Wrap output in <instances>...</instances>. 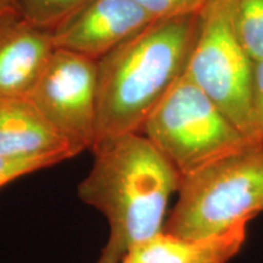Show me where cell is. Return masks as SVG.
Listing matches in <instances>:
<instances>
[{"label": "cell", "mask_w": 263, "mask_h": 263, "mask_svg": "<svg viewBox=\"0 0 263 263\" xmlns=\"http://www.w3.org/2000/svg\"><path fill=\"white\" fill-rule=\"evenodd\" d=\"M88 0H16V10L38 27L52 31Z\"/></svg>", "instance_id": "12"}, {"label": "cell", "mask_w": 263, "mask_h": 263, "mask_svg": "<svg viewBox=\"0 0 263 263\" xmlns=\"http://www.w3.org/2000/svg\"><path fill=\"white\" fill-rule=\"evenodd\" d=\"M180 177L232 155L250 140L183 72L141 127Z\"/></svg>", "instance_id": "4"}, {"label": "cell", "mask_w": 263, "mask_h": 263, "mask_svg": "<svg viewBox=\"0 0 263 263\" xmlns=\"http://www.w3.org/2000/svg\"><path fill=\"white\" fill-rule=\"evenodd\" d=\"M233 25L252 61L263 60V0H229Z\"/></svg>", "instance_id": "11"}, {"label": "cell", "mask_w": 263, "mask_h": 263, "mask_svg": "<svg viewBox=\"0 0 263 263\" xmlns=\"http://www.w3.org/2000/svg\"><path fill=\"white\" fill-rule=\"evenodd\" d=\"M252 108L256 136L263 144V60L254 62V80H252Z\"/></svg>", "instance_id": "15"}, {"label": "cell", "mask_w": 263, "mask_h": 263, "mask_svg": "<svg viewBox=\"0 0 263 263\" xmlns=\"http://www.w3.org/2000/svg\"><path fill=\"white\" fill-rule=\"evenodd\" d=\"M154 21L196 16L211 0H133Z\"/></svg>", "instance_id": "14"}, {"label": "cell", "mask_w": 263, "mask_h": 263, "mask_svg": "<svg viewBox=\"0 0 263 263\" xmlns=\"http://www.w3.org/2000/svg\"><path fill=\"white\" fill-rule=\"evenodd\" d=\"M78 154L27 98L0 99V156Z\"/></svg>", "instance_id": "9"}, {"label": "cell", "mask_w": 263, "mask_h": 263, "mask_svg": "<svg viewBox=\"0 0 263 263\" xmlns=\"http://www.w3.org/2000/svg\"><path fill=\"white\" fill-rule=\"evenodd\" d=\"M91 150L93 166L78 196L107 219L108 239L98 263H122L130 249L163 232L180 174L140 132L100 139Z\"/></svg>", "instance_id": "1"}, {"label": "cell", "mask_w": 263, "mask_h": 263, "mask_svg": "<svg viewBox=\"0 0 263 263\" xmlns=\"http://www.w3.org/2000/svg\"><path fill=\"white\" fill-rule=\"evenodd\" d=\"M248 224L210 239H184L161 232L130 249L122 263H228L241 250Z\"/></svg>", "instance_id": "10"}, {"label": "cell", "mask_w": 263, "mask_h": 263, "mask_svg": "<svg viewBox=\"0 0 263 263\" xmlns=\"http://www.w3.org/2000/svg\"><path fill=\"white\" fill-rule=\"evenodd\" d=\"M263 212V144H250L180 177L178 199L163 232L210 239L248 224Z\"/></svg>", "instance_id": "3"}, {"label": "cell", "mask_w": 263, "mask_h": 263, "mask_svg": "<svg viewBox=\"0 0 263 263\" xmlns=\"http://www.w3.org/2000/svg\"><path fill=\"white\" fill-rule=\"evenodd\" d=\"M16 10V0H0V14Z\"/></svg>", "instance_id": "16"}, {"label": "cell", "mask_w": 263, "mask_h": 263, "mask_svg": "<svg viewBox=\"0 0 263 263\" xmlns=\"http://www.w3.org/2000/svg\"><path fill=\"white\" fill-rule=\"evenodd\" d=\"M199 18L200 15L154 21L99 59L97 141L139 133L185 70Z\"/></svg>", "instance_id": "2"}, {"label": "cell", "mask_w": 263, "mask_h": 263, "mask_svg": "<svg viewBox=\"0 0 263 263\" xmlns=\"http://www.w3.org/2000/svg\"><path fill=\"white\" fill-rule=\"evenodd\" d=\"M27 99L76 153L93 149L98 122V60L55 49Z\"/></svg>", "instance_id": "6"}, {"label": "cell", "mask_w": 263, "mask_h": 263, "mask_svg": "<svg viewBox=\"0 0 263 263\" xmlns=\"http://www.w3.org/2000/svg\"><path fill=\"white\" fill-rule=\"evenodd\" d=\"M54 50L51 31L17 10L0 14V99L27 98Z\"/></svg>", "instance_id": "8"}, {"label": "cell", "mask_w": 263, "mask_h": 263, "mask_svg": "<svg viewBox=\"0 0 263 263\" xmlns=\"http://www.w3.org/2000/svg\"><path fill=\"white\" fill-rule=\"evenodd\" d=\"M72 159L65 154L44 156H0V188L26 174L48 168Z\"/></svg>", "instance_id": "13"}, {"label": "cell", "mask_w": 263, "mask_h": 263, "mask_svg": "<svg viewBox=\"0 0 263 263\" xmlns=\"http://www.w3.org/2000/svg\"><path fill=\"white\" fill-rule=\"evenodd\" d=\"M153 22L133 0H88L52 29V42L99 60Z\"/></svg>", "instance_id": "7"}, {"label": "cell", "mask_w": 263, "mask_h": 263, "mask_svg": "<svg viewBox=\"0 0 263 263\" xmlns=\"http://www.w3.org/2000/svg\"><path fill=\"white\" fill-rule=\"evenodd\" d=\"M184 72L244 136L259 143L252 108L254 61L236 35L229 0H211L200 14Z\"/></svg>", "instance_id": "5"}]
</instances>
